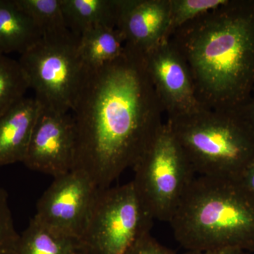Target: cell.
Wrapping results in <instances>:
<instances>
[{
	"label": "cell",
	"mask_w": 254,
	"mask_h": 254,
	"mask_svg": "<svg viewBox=\"0 0 254 254\" xmlns=\"http://www.w3.org/2000/svg\"><path fill=\"white\" fill-rule=\"evenodd\" d=\"M125 42L117 28L98 27L88 30L79 37L78 49L88 68L100 67L123 54Z\"/></svg>",
	"instance_id": "obj_16"
},
{
	"label": "cell",
	"mask_w": 254,
	"mask_h": 254,
	"mask_svg": "<svg viewBox=\"0 0 254 254\" xmlns=\"http://www.w3.org/2000/svg\"><path fill=\"white\" fill-rule=\"evenodd\" d=\"M240 181L246 190L254 196V161L245 170Z\"/></svg>",
	"instance_id": "obj_23"
},
{
	"label": "cell",
	"mask_w": 254,
	"mask_h": 254,
	"mask_svg": "<svg viewBox=\"0 0 254 254\" xmlns=\"http://www.w3.org/2000/svg\"><path fill=\"white\" fill-rule=\"evenodd\" d=\"M227 0H170L168 36L202 15L221 6Z\"/></svg>",
	"instance_id": "obj_19"
},
{
	"label": "cell",
	"mask_w": 254,
	"mask_h": 254,
	"mask_svg": "<svg viewBox=\"0 0 254 254\" xmlns=\"http://www.w3.org/2000/svg\"><path fill=\"white\" fill-rule=\"evenodd\" d=\"M70 114L72 170L86 173L98 189L111 187L133 168L165 122L144 53L125 44L116 60L89 68Z\"/></svg>",
	"instance_id": "obj_1"
},
{
	"label": "cell",
	"mask_w": 254,
	"mask_h": 254,
	"mask_svg": "<svg viewBox=\"0 0 254 254\" xmlns=\"http://www.w3.org/2000/svg\"><path fill=\"white\" fill-rule=\"evenodd\" d=\"M154 219L132 181L99 189L85 231L83 254H124L150 232Z\"/></svg>",
	"instance_id": "obj_7"
},
{
	"label": "cell",
	"mask_w": 254,
	"mask_h": 254,
	"mask_svg": "<svg viewBox=\"0 0 254 254\" xmlns=\"http://www.w3.org/2000/svg\"><path fill=\"white\" fill-rule=\"evenodd\" d=\"M29 88L18 60L0 54V115L25 97Z\"/></svg>",
	"instance_id": "obj_18"
},
{
	"label": "cell",
	"mask_w": 254,
	"mask_h": 254,
	"mask_svg": "<svg viewBox=\"0 0 254 254\" xmlns=\"http://www.w3.org/2000/svg\"><path fill=\"white\" fill-rule=\"evenodd\" d=\"M170 0H118L116 28L125 44L145 53L168 36Z\"/></svg>",
	"instance_id": "obj_11"
},
{
	"label": "cell",
	"mask_w": 254,
	"mask_h": 254,
	"mask_svg": "<svg viewBox=\"0 0 254 254\" xmlns=\"http://www.w3.org/2000/svg\"><path fill=\"white\" fill-rule=\"evenodd\" d=\"M41 110L25 96L0 115V166L23 163Z\"/></svg>",
	"instance_id": "obj_12"
},
{
	"label": "cell",
	"mask_w": 254,
	"mask_h": 254,
	"mask_svg": "<svg viewBox=\"0 0 254 254\" xmlns=\"http://www.w3.org/2000/svg\"><path fill=\"white\" fill-rule=\"evenodd\" d=\"M165 121L198 176L240 180L254 161V133L240 108L203 107Z\"/></svg>",
	"instance_id": "obj_4"
},
{
	"label": "cell",
	"mask_w": 254,
	"mask_h": 254,
	"mask_svg": "<svg viewBox=\"0 0 254 254\" xmlns=\"http://www.w3.org/2000/svg\"><path fill=\"white\" fill-rule=\"evenodd\" d=\"M144 57L166 119L193 113L205 107L198 100L187 62L170 40L144 53Z\"/></svg>",
	"instance_id": "obj_9"
},
{
	"label": "cell",
	"mask_w": 254,
	"mask_h": 254,
	"mask_svg": "<svg viewBox=\"0 0 254 254\" xmlns=\"http://www.w3.org/2000/svg\"><path fill=\"white\" fill-rule=\"evenodd\" d=\"M133 170L145 208L154 220L170 222L195 173L166 121Z\"/></svg>",
	"instance_id": "obj_5"
},
{
	"label": "cell",
	"mask_w": 254,
	"mask_h": 254,
	"mask_svg": "<svg viewBox=\"0 0 254 254\" xmlns=\"http://www.w3.org/2000/svg\"><path fill=\"white\" fill-rule=\"evenodd\" d=\"M99 189L86 173L72 170L55 177L38 200L33 218L79 242Z\"/></svg>",
	"instance_id": "obj_8"
},
{
	"label": "cell",
	"mask_w": 254,
	"mask_h": 254,
	"mask_svg": "<svg viewBox=\"0 0 254 254\" xmlns=\"http://www.w3.org/2000/svg\"><path fill=\"white\" fill-rule=\"evenodd\" d=\"M183 254H250L245 250L237 248H222L206 251H187Z\"/></svg>",
	"instance_id": "obj_24"
},
{
	"label": "cell",
	"mask_w": 254,
	"mask_h": 254,
	"mask_svg": "<svg viewBox=\"0 0 254 254\" xmlns=\"http://www.w3.org/2000/svg\"><path fill=\"white\" fill-rule=\"evenodd\" d=\"M42 38L36 23L15 0H0V54L22 55Z\"/></svg>",
	"instance_id": "obj_13"
},
{
	"label": "cell",
	"mask_w": 254,
	"mask_h": 254,
	"mask_svg": "<svg viewBox=\"0 0 254 254\" xmlns=\"http://www.w3.org/2000/svg\"><path fill=\"white\" fill-rule=\"evenodd\" d=\"M124 254H176L173 251L161 245L152 236L145 234L133 244Z\"/></svg>",
	"instance_id": "obj_21"
},
{
	"label": "cell",
	"mask_w": 254,
	"mask_h": 254,
	"mask_svg": "<svg viewBox=\"0 0 254 254\" xmlns=\"http://www.w3.org/2000/svg\"><path fill=\"white\" fill-rule=\"evenodd\" d=\"M15 1L34 21L44 38L65 37L73 34L66 26L61 0H15Z\"/></svg>",
	"instance_id": "obj_17"
},
{
	"label": "cell",
	"mask_w": 254,
	"mask_h": 254,
	"mask_svg": "<svg viewBox=\"0 0 254 254\" xmlns=\"http://www.w3.org/2000/svg\"><path fill=\"white\" fill-rule=\"evenodd\" d=\"M79 37L43 38L20 55V64L41 108L70 113L88 68L79 49Z\"/></svg>",
	"instance_id": "obj_6"
},
{
	"label": "cell",
	"mask_w": 254,
	"mask_h": 254,
	"mask_svg": "<svg viewBox=\"0 0 254 254\" xmlns=\"http://www.w3.org/2000/svg\"><path fill=\"white\" fill-rule=\"evenodd\" d=\"M74 155L71 114L41 108L23 163L55 178L72 170Z\"/></svg>",
	"instance_id": "obj_10"
},
{
	"label": "cell",
	"mask_w": 254,
	"mask_h": 254,
	"mask_svg": "<svg viewBox=\"0 0 254 254\" xmlns=\"http://www.w3.org/2000/svg\"><path fill=\"white\" fill-rule=\"evenodd\" d=\"M205 108L235 110L254 91V0H227L170 38Z\"/></svg>",
	"instance_id": "obj_2"
},
{
	"label": "cell",
	"mask_w": 254,
	"mask_h": 254,
	"mask_svg": "<svg viewBox=\"0 0 254 254\" xmlns=\"http://www.w3.org/2000/svg\"><path fill=\"white\" fill-rule=\"evenodd\" d=\"M66 26L75 36L98 27L116 28L118 0H61Z\"/></svg>",
	"instance_id": "obj_14"
},
{
	"label": "cell",
	"mask_w": 254,
	"mask_h": 254,
	"mask_svg": "<svg viewBox=\"0 0 254 254\" xmlns=\"http://www.w3.org/2000/svg\"><path fill=\"white\" fill-rule=\"evenodd\" d=\"M169 222L187 251L254 252V196L240 180L195 177Z\"/></svg>",
	"instance_id": "obj_3"
},
{
	"label": "cell",
	"mask_w": 254,
	"mask_h": 254,
	"mask_svg": "<svg viewBox=\"0 0 254 254\" xmlns=\"http://www.w3.org/2000/svg\"><path fill=\"white\" fill-rule=\"evenodd\" d=\"M240 110L254 133V91Z\"/></svg>",
	"instance_id": "obj_22"
},
{
	"label": "cell",
	"mask_w": 254,
	"mask_h": 254,
	"mask_svg": "<svg viewBox=\"0 0 254 254\" xmlns=\"http://www.w3.org/2000/svg\"><path fill=\"white\" fill-rule=\"evenodd\" d=\"M20 235L15 228L6 190L0 188V254H17Z\"/></svg>",
	"instance_id": "obj_20"
},
{
	"label": "cell",
	"mask_w": 254,
	"mask_h": 254,
	"mask_svg": "<svg viewBox=\"0 0 254 254\" xmlns=\"http://www.w3.org/2000/svg\"><path fill=\"white\" fill-rule=\"evenodd\" d=\"M17 254H83L77 240L32 218L20 235Z\"/></svg>",
	"instance_id": "obj_15"
}]
</instances>
